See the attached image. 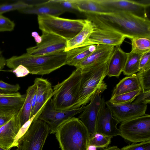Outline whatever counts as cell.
Wrapping results in <instances>:
<instances>
[{
  "instance_id": "obj_33",
  "label": "cell",
  "mask_w": 150,
  "mask_h": 150,
  "mask_svg": "<svg viewBox=\"0 0 150 150\" xmlns=\"http://www.w3.org/2000/svg\"><path fill=\"white\" fill-rule=\"evenodd\" d=\"M50 1L64 12H69L76 13L79 12L71 0H50Z\"/></svg>"
},
{
  "instance_id": "obj_2",
  "label": "cell",
  "mask_w": 150,
  "mask_h": 150,
  "mask_svg": "<svg viewBox=\"0 0 150 150\" xmlns=\"http://www.w3.org/2000/svg\"><path fill=\"white\" fill-rule=\"evenodd\" d=\"M67 56V52L64 51L38 56L25 53L6 59V65L13 69L22 65L27 69L30 74L42 75L49 74L66 65Z\"/></svg>"
},
{
  "instance_id": "obj_28",
  "label": "cell",
  "mask_w": 150,
  "mask_h": 150,
  "mask_svg": "<svg viewBox=\"0 0 150 150\" xmlns=\"http://www.w3.org/2000/svg\"><path fill=\"white\" fill-rule=\"evenodd\" d=\"M142 91L141 88L132 92L112 96L109 100L116 104H124L131 103Z\"/></svg>"
},
{
  "instance_id": "obj_37",
  "label": "cell",
  "mask_w": 150,
  "mask_h": 150,
  "mask_svg": "<svg viewBox=\"0 0 150 150\" xmlns=\"http://www.w3.org/2000/svg\"><path fill=\"white\" fill-rule=\"evenodd\" d=\"M120 150H150V141L140 142L134 143L125 146Z\"/></svg>"
},
{
  "instance_id": "obj_42",
  "label": "cell",
  "mask_w": 150,
  "mask_h": 150,
  "mask_svg": "<svg viewBox=\"0 0 150 150\" xmlns=\"http://www.w3.org/2000/svg\"><path fill=\"white\" fill-rule=\"evenodd\" d=\"M6 65V59L3 55L2 51L0 50V71L2 70Z\"/></svg>"
},
{
  "instance_id": "obj_45",
  "label": "cell",
  "mask_w": 150,
  "mask_h": 150,
  "mask_svg": "<svg viewBox=\"0 0 150 150\" xmlns=\"http://www.w3.org/2000/svg\"><path fill=\"white\" fill-rule=\"evenodd\" d=\"M100 150H120V149L116 146H107L103 148H102Z\"/></svg>"
},
{
  "instance_id": "obj_23",
  "label": "cell",
  "mask_w": 150,
  "mask_h": 150,
  "mask_svg": "<svg viewBox=\"0 0 150 150\" xmlns=\"http://www.w3.org/2000/svg\"><path fill=\"white\" fill-rule=\"evenodd\" d=\"M141 88L136 74L123 78L116 85L112 96L132 92Z\"/></svg>"
},
{
  "instance_id": "obj_14",
  "label": "cell",
  "mask_w": 150,
  "mask_h": 150,
  "mask_svg": "<svg viewBox=\"0 0 150 150\" xmlns=\"http://www.w3.org/2000/svg\"><path fill=\"white\" fill-rule=\"evenodd\" d=\"M120 122L113 116L105 103L101 109L97 121L96 132L112 137L120 136L117 125Z\"/></svg>"
},
{
  "instance_id": "obj_34",
  "label": "cell",
  "mask_w": 150,
  "mask_h": 150,
  "mask_svg": "<svg viewBox=\"0 0 150 150\" xmlns=\"http://www.w3.org/2000/svg\"><path fill=\"white\" fill-rule=\"evenodd\" d=\"M136 74L142 91L150 89V68L138 71Z\"/></svg>"
},
{
  "instance_id": "obj_4",
  "label": "cell",
  "mask_w": 150,
  "mask_h": 150,
  "mask_svg": "<svg viewBox=\"0 0 150 150\" xmlns=\"http://www.w3.org/2000/svg\"><path fill=\"white\" fill-rule=\"evenodd\" d=\"M55 134L61 150H88L90 135L78 118L73 117L64 122Z\"/></svg>"
},
{
  "instance_id": "obj_48",
  "label": "cell",
  "mask_w": 150,
  "mask_h": 150,
  "mask_svg": "<svg viewBox=\"0 0 150 150\" xmlns=\"http://www.w3.org/2000/svg\"><path fill=\"white\" fill-rule=\"evenodd\" d=\"M16 150H18V149H16Z\"/></svg>"
},
{
  "instance_id": "obj_17",
  "label": "cell",
  "mask_w": 150,
  "mask_h": 150,
  "mask_svg": "<svg viewBox=\"0 0 150 150\" xmlns=\"http://www.w3.org/2000/svg\"><path fill=\"white\" fill-rule=\"evenodd\" d=\"M34 83L36 86V98L31 118L38 114L36 117L38 119L47 102L52 97L53 89L51 83L47 79L36 78Z\"/></svg>"
},
{
  "instance_id": "obj_43",
  "label": "cell",
  "mask_w": 150,
  "mask_h": 150,
  "mask_svg": "<svg viewBox=\"0 0 150 150\" xmlns=\"http://www.w3.org/2000/svg\"><path fill=\"white\" fill-rule=\"evenodd\" d=\"M21 95L19 92L7 93H0V97L19 96Z\"/></svg>"
},
{
  "instance_id": "obj_7",
  "label": "cell",
  "mask_w": 150,
  "mask_h": 150,
  "mask_svg": "<svg viewBox=\"0 0 150 150\" xmlns=\"http://www.w3.org/2000/svg\"><path fill=\"white\" fill-rule=\"evenodd\" d=\"M120 136L129 141L137 143L150 141V115H144L121 122Z\"/></svg>"
},
{
  "instance_id": "obj_46",
  "label": "cell",
  "mask_w": 150,
  "mask_h": 150,
  "mask_svg": "<svg viewBox=\"0 0 150 150\" xmlns=\"http://www.w3.org/2000/svg\"><path fill=\"white\" fill-rule=\"evenodd\" d=\"M97 148L96 147L93 146L89 145L88 150H97Z\"/></svg>"
},
{
  "instance_id": "obj_3",
  "label": "cell",
  "mask_w": 150,
  "mask_h": 150,
  "mask_svg": "<svg viewBox=\"0 0 150 150\" xmlns=\"http://www.w3.org/2000/svg\"><path fill=\"white\" fill-rule=\"evenodd\" d=\"M110 57L92 66L80 69V87L74 109L85 106L90 102L93 96L97 94H100L107 89V85L104 79L107 75Z\"/></svg>"
},
{
  "instance_id": "obj_8",
  "label": "cell",
  "mask_w": 150,
  "mask_h": 150,
  "mask_svg": "<svg viewBox=\"0 0 150 150\" xmlns=\"http://www.w3.org/2000/svg\"><path fill=\"white\" fill-rule=\"evenodd\" d=\"M50 133L48 125L39 119L35 120L18 140V150H42Z\"/></svg>"
},
{
  "instance_id": "obj_22",
  "label": "cell",
  "mask_w": 150,
  "mask_h": 150,
  "mask_svg": "<svg viewBox=\"0 0 150 150\" xmlns=\"http://www.w3.org/2000/svg\"><path fill=\"white\" fill-rule=\"evenodd\" d=\"M97 45L78 47L67 52L66 65L76 67L95 50Z\"/></svg>"
},
{
  "instance_id": "obj_24",
  "label": "cell",
  "mask_w": 150,
  "mask_h": 150,
  "mask_svg": "<svg viewBox=\"0 0 150 150\" xmlns=\"http://www.w3.org/2000/svg\"><path fill=\"white\" fill-rule=\"evenodd\" d=\"M35 83L29 86L26 91L25 98L21 108L20 120L21 127L31 118L32 99L36 90Z\"/></svg>"
},
{
  "instance_id": "obj_29",
  "label": "cell",
  "mask_w": 150,
  "mask_h": 150,
  "mask_svg": "<svg viewBox=\"0 0 150 150\" xmlns=\"http://www.w3.org/2000/svg\"><path fill=\"white\" fill-rule=\"evenodd\" d=\"M25 95L19 96L0 97V106L12 107L20 110L23 106Z\"/></svg>"
},
{
  "instance_id": "obj_38",
  "label": "cell",
  "mask_w": 150,
  "mask_h": 150,
  "mask_svg": "<svg viewBox=\"0 0 150 150\" xmlns=\"http://www.w3.org/2000/svg\"><path fill=\"white\" fill-rule=\"evenodd\" d=\"M132 103L136 104H145L150 103V89L141 91Z\"/></svg>"
},
{
  "instance_id": "obj_40",
  "label": "cell",
  "mask_w": 150,
  "mask_h": 150,
  "mask_svg": "<svg viewBox=\"0 0 150 150\" xmlns=\"http://www.w3.org/2000/svg\"><path fill=\"white\" fill-rule=\"evenodd\" d=\"M18 84H11L0 80V90L10 93L16 92L20 89Z\"/></svg>"
},
{
  "instance_id": "obj_11",
  "label": "cell",
  "mask_w": 150,
  "mask_h": 150,
  "mask_svg": "<svg viewBox=\"0 0 150 150\" xmlns=\"http://www.w3.org/2000/svg\"><path fill=\"white\" fill-rule=\"evenodd\" d=\"M96 0L106 12H127L139 16L140 13L146 15V9L150 6V3L131 0Z\"/></svg>"
},
{
  "instance_id": "obj_41",
  "label": "cell",
  "mask_w": 150,
  "mask_h": 150,
  "mask_svg": "<svg viewBox=\"0 0 150 150\" xmlns=\"http://www.w3.org/2000/svg\"><path fill=\"white\" fill-rule=\"evenodd\" d=\"M12 72L18 77H24L30 74L27 69L22 65H19L13 69Z\"/></svg>"
},
{
  "instance_id": "obj_26",
  "label": "cell",
  "mask_w": 150,
  "mask_h": 150,
  "mask_svg": "<svg viewBox=\"0 0 150 150\" xmlns=\"http://www.w3.org/2000/svg\"><path fill=\"white\" fill-rule=\"evenodd\" d=\"M143 54L131 52L128 53L127 59L122 71L124 75L130 76L138 72L139 61Z\"/></svg>"
},
{
  "instance_id": "obj_15",
  "label": "cell",
  "mask_w": 150,
  "mask_h": 150,
  "mask_svg": "<svg viewBox=\"0 0 150 150\" xmlns=\"http://www.w3.org/2000/svg\"><path fill=\"white\" fill-rule=\"evenodd\" d=\"M95 27L89 38L93 45H120L125 39L127 38L126 36L113 30Z\"/></svg>"
},
{
  "instance_id": "obj_18",
  "label": "cell",
  "mask_w": 150,
  "mask_h": 150,
  "mask_svg": "<svg viewBox=\"0 0 150 150\" xmlns=\"http://www.w3.org/2000/svg\"><path fill=\"white\" fill-rule=\"evenodd\" d=\"M128 55V53L124 52L120 45L115 46L108 62L107 75L109 77H119L123 71Z\"/></svg>"
},
{
  "instance_id": "obj_13",
  "label": "cell",
  "mask_w": 150,
  "mask_h": 150,
  "mask_svg": "<svg viewBox=\"0 0 150 150\" xmlns=\"http://www.w3.org/2000/svg\"><path fill=\"white\" fill-rule=\"evenodd\" d=\"M112 116L119 122L146 114L147 105L136 104L132 103L116 104L109 100L105 102Z\"/></svg>"
},
{
  "instance_id": "obj_21",
  "label": "cell",
  "mask_w": 150,
  "mask_h": 150,
  "mask_svg": "<svg viewBox=\"0 0 150 150\" xmlns=\"http://www.w3.org/2000/svg\"><path fill=\"white\" fill-rule=\"evenodd\" d=\"M30 4L31 5L30 7L19 11L25 14H36L38 16L48 15L57 16L64 12L51 2L50 0Z\"/></svg>"
},
{
  "instance_id": "obj_32",
  "label": "cell",
  "mask_w": 150,
  "mask_h": 150,
  "mask_svg": "<svg viewBox=\"0 0 150 150\" xmlns=\"http://www.w3.org/2000/svg\"><path fill=\"white\" fill-rule=\"evenodd\" d=\"M19 110L12 107L0 106V127L8 122Z\"/></svg>"
},
{
  "instance_id": "obj_35",
  "label": "cell",
  "mask_w": 150,
  "mask_h": 150,
  "mask_svg": "<svg viewBox=\"0 0 150 150\" xmlns=\"http://www.w3.org/2000/svg\"><path fill=\"white\" fill-rule=\"evenodd\" d=\"M15 27L14 22L2 14H0V32L11 31Z\"/></svg>"
},
{
  "instance_id": "obj_39",
  "label": "cell",
  "mask_w": 150,
  "mask_h": 150,
  "mask_svg": "<svg viewBox=\"0 0 150 150\" xmlns=\"http://www.w3.org/2000/svg\"><path fill=\"white\" fill-rule=\"evenodd\" d=\"M150 68V51L143 54L139 62L138 71Z\"/></svg>"
},
{
  "instance_id": "obj_16",
  "label": "cell",
  "mask_w": 150,
  "mask_h": 150,
  "mask_svg": "<svg viewBox=\"0 0 150 150\" xmlns=\"http://www.w3.org/2000/svg\"><path fill=\"white\" fill-rule=\"evenodd\" d=\"M21 108L7 122L0 127V146L10 150L21 127Z\"/></svg>"
},
{
  "instance_id": "obj_27",
  "label": "cell",
  "mask_w": 150,
  "mask_h": 150,
  "mask_svg": "<svg viewBox=\"0 0 150 150\" xmlns=\"http://www.w3.org/2000/svg\"><path fill=\"white\" fill-rule=\"evenodd\" d=\"M131 40L132 47L131 52L143 54L150 51V37L136 36Z\"/></svg>"
},
{
  "instance_id": "obj_12",
  "label": "cell",
  "mask_w": 150,
  "mask_h": 150,
  "mask_svg": "<svg viewBox=\"0 0 150 150\" xmlns=\"http://www.w3.org/2000/svg\"><path fill=\"white\" fill-rule=\"evenodd\" d=\"M105 104L103 97L97 94L91 98L89 103L85 108L78 118L87 129L90 136L96 133V123L99 112Z\"/></svg>"
},
{
  "instance_id": "obj_6",
  "label": "cell",
  "mask_w": 150,
  "mask_h": 150,
  "mask_svg": "<svg viewBox=\"0 0 150 150\" xmlns=\"http://www.w3.org/2000/svg\"><path fill=\"white\" fill-rule=\"evenodd\" d=\"M38 21L42 32L56 35L67 41L82 30L86 19H70L47 15L38 16Z\"/></svg>"
},
{
  "instance_id": "obj_20",
  "label": "cell",
  "mask_w": 150,
  "mask_h": 150,
  "mask_svg": "<svg viewBox=\"0 0 150 150\" xmlns=\"http://www.w3.org/2000/svg\"><path fill=\"white\" fill-rule=\"evenodd\" d=\"M95 28V25L91 21L86 19L82 30L73 38L67 41L64 51L67 52L74 48L93 45L89 38Z\"/></svg>"
},
{
  "instance_id": "obj_36",
  "label": "cell",
  "mask_w": 150,
  "mask_h": 150,
  "mask_svg": "<svg viewBox=\"0 0 150 150\" xmlns=\"http://www.w3.org/2000/svg\"><path fill=\"white\" fill-rule=\"evenodd\" d=\"M37 115L38 114H36L33 115L22 126L16 137L14 142L12 144L11 148L14 147H17L18 140L26 132Z\"/></svg>"
},
{
  "instance_id": "obj_10",
  "label": "cell",
  "mask_w": 150,
  "mask_h": 150,
  "mask_svg": "<svg viewBox=\"0 0 150 150\" xmlns=\"http://www.w3.org/2000/svg\"><path fill=\"white\" fill-rule=\"evenodd\" d=\"M41 42L26 49V53L33 56L46 55L64 51L67 40L56 35L42 32Z\"/></svg>"
},
{
  "instance_id": "obj_31",
  "label": "cell",
  "mask_w": 150,
  "mask_h": 150,
  "mask_svg": "<svg viewBox=\"0 0 150 150\" xmlns=\"http://www.w3.org/2000/svg\"><path fill=\"white\" fill-rule=\"evenodd\" d=\"M31 4L23 1H18L10 4H0V14L14 10L19 11L30 7Z\"/></svg>"
},
{
  "instance_id": "obj_44",
  "label": "cell",
  "mask_w": 150,
  "mask_h": 150,
  "mask_svg": "<svg viewBox=\"0 0 150 150\" xmlns=\"http://www.w3.org/2000/svg\"><path fill=\"white\" fill-rule=\"evenodd\" d=\"M32 36L34 38L36 44L40 43L42 41L41 36L39 35L38 33L36 32H34L32 33Z\"/></svg>"
},
{
  "instance_id": "obj_19",
  "label": "cell",
  "mask_w": 150,
  "mask_h": 150,
  "mask_svg": "<svg viewBox=\"0 0 150 150\" xmlns=\"http://www.w3.org/2000/svg\"><path fill=\"white\" fill-rule=\"evenodd\" d=\"M115 47L104 45H97L95 50L76 67L81 69L107 60L110 57Z\"/></svg>"
},
{
  "instance_id": "obj_9",
  "label": "cell",
  "mask_w": 150,
  "mask_h": 150,
  "mask_svg": "<svg viewBox=\"0 0 150 150\" xmlns=\"http://www.w3.org/2000/svg\"><path fill=\"white\" fill-rule=\"evenodd\" d=\"M51 98L46 103L38 119L46 122L49 126L50 133L54 134L63 122L81 112L85 106H82L77 108L64 111L57 110L54 108Z\"/></svg>"
},
{
  "instance_id": "obj_47",
  "label": "cell",
  "mask_w": 150,
  "mask_h": 150,
  "mask_svg": "<svg viewBox=\"0 0 150 150\" xmlns=\"http://www.w3.org/2000/svg\"><path fill=\"white\" fill-rule=\"evenodd\" d=\"M0 150H6L0 146Z\"/></svg>"
},
{
  "instance_id": "obj_30",
  "label": "cell",
  "mask_w": 150,
  "mask_h": 150,
  "mask_svg": "<svg viewBox=\"0 0 150 150\" xmlns=\"http://www.w3.org/2000/svg\"><path fill=\"white\" fill-rule=\"evenodd\" d=\"M112 138V137L96 132L90 136L89 145L93 146L97 148H103L110 144Z\"/></svg>"
},
{
  "instance_id": "obj_1",
  "label": "cell",
  "mask_w": 150,
  "mask_h": 150,
  "mask_svg": "<svg viewBox=\"0 0 150 150\" xmlns=\"http://www.w3.org/2000/svg\"><path fill=\"white\" fill-rule=\"evenodd\" d=\"M85 14L96 27L116 31L130 39L136 36L150 37V21L146 17L124 12Z\"/></svg>"
},
{
  "instance_id": "obj_25",
  "label": "cell",
  "mask_w": 150,
  "mask_h": 150,
  "mask_svg": "<svg viewBox=\"0 0 150 150\" xmlns=\"http://www.w3.org/2000/svg\"><path fill=\"white\" fill-rule=\"evenodd\" d=\"M79 12L85 13L106 12L96 0H71Z\"/></svg>"
},
{
  "instance_id": "obj_5",
  "label": "cell",
  "mask_w": 150,
  "mask_h": 150,
  "mask_svg": "<svg viewBox=\"0 0 150 150\" xmlns=\"http://www.w3.org/2000/svg\"><path fill=\"white\" fill-rule=\"evenodd\" d=\"M81 77V69L76 68L67 79L53 86V95L51 100L56 110L64 111L74 109L78 99Z\"/></svg>"
}]
</instances>
